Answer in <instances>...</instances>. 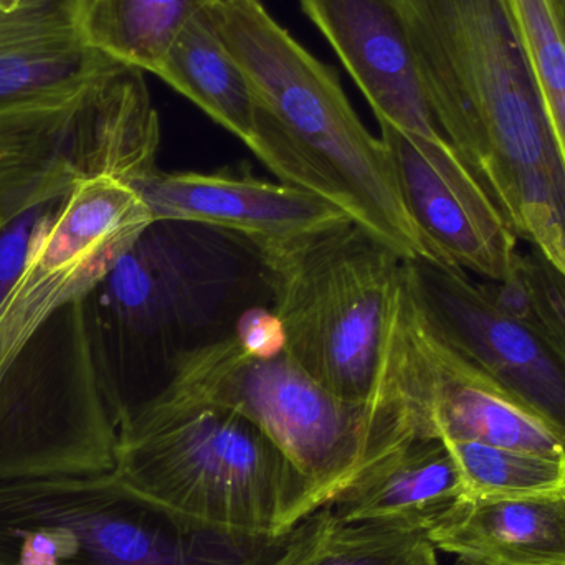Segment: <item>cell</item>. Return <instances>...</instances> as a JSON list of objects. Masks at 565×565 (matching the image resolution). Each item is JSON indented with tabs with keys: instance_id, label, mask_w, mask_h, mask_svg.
Segmentation results:
<instances>
[{
	"instance_id": "18",
	"label": "cell",
	"mask_w": 565,
	"mask_h": 565,
	"mask_svg": "<svg viewBox=\"0 0 565 565\" xmlns=\"http://www.w3.org/2000/svg\"><path fill=\"white\" fill-rule=\"evenodd\" d=\"M156 76L237 136L258 158L262 131L254 88L222 43L207 10L179 33Z\"/></svg>"
},
{
	"instance_id": "8",
	"label": "cell",
	"mask_w": 565,
	"mask_h": 565,
	"mask_svg": "<svg viewBox=\"0 0 565 565\" xmlns=\"http://www.w3.org/2000/svg\"><path fill=\"white\" fill-rule=\"evenodd\" d=\"M441 132L467 161H516L556 142L510 0H402Z\"/></svg>"
},
{
	"instance_id": "3",
	"label": "cell",
	"mask_w": 565,
	"mask_h": 565,
	"mask_svg": "<svg viewBox=\"0 0 565 565\" xmlns=\"http://www.w3.org/2000/svg\"><path fill=\"white\" fill-rule=\"evenodd\" d=\"M152 398L244 415L311 481L322 508L369 465L417 437L395 398L354 404L319 384L286 348L270 306L184 355Z\"/></svg>"
},
{
	"instance_id": "6",
	"label": "cell",
	"mask_w": 565,
	"mask_h": 565,
	"mask_svg": "<svg viewBox=\"0 0 565 565\" xmlns=\"http://www.w3.org/2000/svg\"><path fill=\"white\" fill-rule=\"evenodd\" d=\"M257 247L292 358L344 401H381L404 258L354 221Z\"/></svg>"
},
{
	"instance_id": "14",
	"label": "cell",
	"mask_w": 565,
	"mask_h": 565,
	"mask_svg": "<svg viewBox=\"0 0 565 565\" xmlns=\"http://www.w3.org/2000/svg\"><path fill=\"white\" fill-rule=\"evenodd\" d=\"M132 185L154 221L209 225L255 245L280 244L352 221L324 195L285 182L262 181L245 168L215 172L156 169Z\"/></svg>"
},
{
	"instance_id": "9",
	"label": "cell",
	"mask_w": 565,
	"mask_h": 565,
	"mask_svg": "<svg viewBox=\"0 0 565 565\" xmlns=\"http://www.w3.org/2000/svg\"><path fill=\"white\" fill-rule=\"evenodd\" d=\"M116 445L83 301L63 306L0 375V483L111 473Z\"/></svg>"
},
{
	"instance_id": "12",
	"label": "cell",
	"mask_w": 565,
	"mask_h": 565,
	"mask_svg": "<svg viewBox=\"0 0 565 565\" xmlns=\"http://www.w3.org/2000/svg\"><path fill=\"white\" fill-rule=\"evenodd\" d=\"M408 286L428 324L537 415L565 445V348L498 311L467 271L405 260Z\"/></svg>"
},
{
	"instance_id": "1",
	"label": "cell",
	"mask_w": 565,
	"mask_h": 565,
	"mask_svg": "<svg viewBox=\"0 0 565 565\" xmlns=\"http://www.w3.org/2000/svg\"><path fill=\"white\" fill-rule=\"evenodd\" d=\"M270 306L257 245L234 232L154 221L83 301L99 384L116 424L151 401L189 352Z\"/></svg>"
},
{
	"instance_id": "10",
	"label": "cell",
	"mask_w": 565,
	"mask_h": 565,
	"mask_svg": "<svg viewBox=\"0 0 565 565\" xmlns=\"http://www.w3.org/2000/svg\"><path fill=\"white\" fill-rule=\"evenodd\" d=\"M152 222L138 189L122 179H79L66 191L0 309V375L46 318L88 298Z\"/></svg>"
},
{
	"instance_id": "7",
	"label": "cell",
	"mask_w": 565,
	"mask_h": 565,
	"mask_svg": "<svg viewBox=\"0 0 565 565\" xmlns=\"http://www.w3.org/2000/svg\"><path fill=\"white\" fill-rule=\"evenodd\" d=\"M289 533L211 530L113 471L0 483V565H274Z\"/></svg>"
},
{
	"instance_id": "17",
	"label": "cell",
	"mask_w": 565,
	"mask_h": 565,
	"mask_svg": "<svg viewBox=\"0 0 565 565\" xmlns=\"http://www.w3.org/2000/svg\"><path fill=\"white\" fill-rule=\"evenodd\" d=\"M463 497L447 444L415 437L369 465L326 507L344 523H392L428 533Z\"/></svg>"
},
{
	"instance_id": "24",
	"label": "cell",
	"mask_w": 565,
	"mask_h": 565,
	"mask_svg": "<svg viewBox=\"0 0 565 565\" xmlns=\"http://www.w3.org/2000/svg\"><path fill=\"white\" fill-rule=\"evenodd\" d=\"M65 194L36 202L17 214H0V309L19 281L46 217Z\"/></svg>"
},
{
	"instance_id": "2",
	"label": "cell",
	"mask_w": 565,
	"mask_h": 565,
	"mask_svg": "<svg viewBox=\"0 0 565 565\" xmlns=\"http://www.w3.org/2000/svg\"><path fill=\"white\" fill-rule=\"evenodd\" d=\"M207 13L254 88L262 131L404 260L444 265L405 207L387 148L362 125L338 72L289 35L262 0H231Z\"/></svg>"
},
{
	"instance_id": "23",
	"label": "cell",
	"mask_w": 565,
	"mask_h": 565,
	"mask_svg": "<svg viewBox=\"0 0 565 565\" xmlns=\"http://www.w3.org/2000/svg\"><path fill=\"white\" fill-rule=\"evenodd\" d=\"M565 164V29L551 0H510Z\"/></svg>"
},
{
	"instance_id": "11",
	"label": "cell",
	"mask_w": 565,
	"mask_h": 565,
	"mask_svg": "<svg viewBox=\"0 0 565 565\" xmlns=\"http://www.w3.org/2000/svg\"><path fill=\"white\" fill-rule=\"evenodd\" d=\"M384 382L417 437L565 454L563 441L534 412L431 329L412 295L407 271Z\"/></svg>"
},
{
	"instance_id": "25",
	"label": "cell",
	"mask_w": 565,
	"mask_h": 565,
	"mask_svg": "<svg viewBox=\"0 0 565 565\" xmlns=\"http://www.w3.org/2000/svg\"><path fill=\"white\" fill-rule=\"evenodd\" d=\"M554 3V9H556L557 17H559V22L563 23L565 29V0H551Z\"/></svg>"
},
{
	"instance_id": "15",
	"label": "cell",
	"mask_w": 565,
	"mask_h": 565,
	"mask_svg": "<svg viewBox=\"0 0 565 565\" xmlns=\"http://www.w3.org/2000/svg\"><path fill=\"white\" fill-rule=\"evenodd\" d=\"M379 122L415 138L445 136L428 102L402 0H299Z\"/></svg>"
},
{
	"instance_id": "22",
	"label": "cell",
	"mask_w": 565,
	"mask_h": 565,
	"mask_svg": "<svg viewBox=\"0 0 565 565\" xmlns=\"http://www.w3.org/2000/svg\"><path fill=\"white\" fill-rule=\"evenodd\" d=\"M478 285L498 311L533 326L565 348V277L537 248L518 252L503 280Z\"/></svg>"
},
{
	"instance_id": "20",
	"label": "cell",
	"mask_w": 565,
	"mask_h": 565,
	"mask_svg": "<svg viewBox=\"0 0 565 565\" xmlns=\"http://www.w3.org/2000/svg\"><path fill=\"white\" fill-rule=\"evenodd\" d=\"M275 565H438V559L425 531L344 523L324 507L289 533Z\"/></svg>"
},
{
	"instance_id": "5",
	"label": "cell",
	"mask_w": 565,
	"mask_h": 565,
	"mask_svg": "<svg viewBox=\"0 0 565 565\" xmlns=\"http://www.w3.org/2000/svg\"><path fill=\"white\" fill-rule=\"evenodd\" d=\"M113 473L211 530L280 537L321 510L311 481L231 408L152 398L119 424Z\"/></svg>"
},
{
	"instance_id": "16",
	"label": "cell",
	"mask_w": 565,
	"mask_h": 565,
	"mask_svg": "<svg viewBox=\"0 0 565 565\" xmlns=\"http://www.w3.org/2000/svg\"><path fill=\"white\" fill-rule=\"evenodd\" d=\"M427 536L460 565H565V494L463 497Z\"/></svg>"
},
{
	"instance_id": "19",
	"label": "cell",
	"mask_w": 565,
	"mask_h": 565,
	"mask_svg": "<svg viewBox=\"0 0 565 565\" xmlns=\"http://www.w3.org/2000/svg\"><path fill=\"white\" fill-rule=\"evenodd\" d=\"M231 0H78L89 49L142 73H156L179 33L205 10Z\"/></svg>"
},
{
	"instance_id": "21",
	"label": "cell",
	"mask_w": 565,
	"mask_h": 565,
	"mask_svg": "<svg viewBox=\"0 0 565 565\" xmlns=\"http://www.w3.org/2000/svg\"><path fill=\"white\" fill-rule=\"evenodd\" d=\"M465 484V497L565 494V454L510 450L445 441Z\"/></svg>"
},
{
	"instance_id": "4",
	"label": "cell",
	"mask_w": 565,
	"mask_h": 565,
	"mask_svg": "<svg viewBox=\"0 0 565 565\" xmlns=\"http://www.w3.org/2000/svg\"><path fill=\"white\" fill-rule=\"evenodd\" d=\"M109 62L79 33L78 0H0V214L106 174L115 119L92 79Z\"/></svg>"
},
{
	"instance_id": "13",
	"label": "cell",
	"mask_w": 565,
	"mask_h": 565,
	"mask_svg": "<svg viewBox=\"0 0 565 565\" xmlns=\"http://www.w3.org/2000/svg\"><path fill=\"white\" fill-rule=\"evenodd\" d=\"M379 126L405 207L441 264L503 280L520 237L463 156L447 136L414 138Z\"/></svg>"
}]
</instances>
